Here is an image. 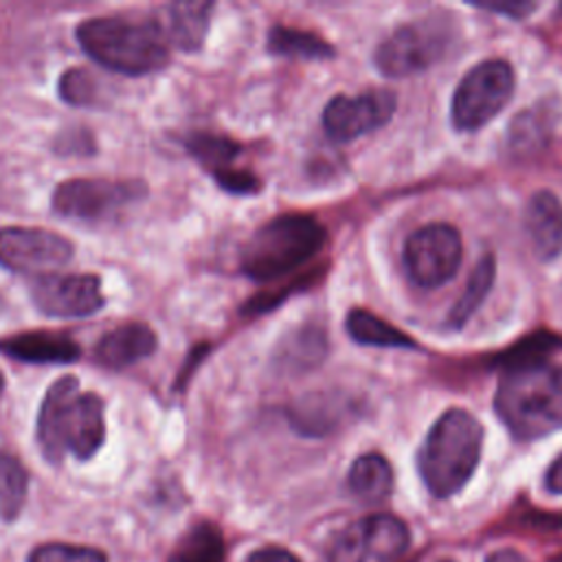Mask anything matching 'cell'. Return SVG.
<instances>
[{
    "label": "cell",
    "instance_id": "obj_1",
    "mask_svg": "<svg viewBox=\"0 0 562 562\" xmlns=\"http://www.w3.org/2000/svg\"><path fill=\"white\" fill-rule=\"evenodd\" d=\"M547 345L507 356L496 389V413L516 439H540L562 428V364L544 358Z\"/></svg>",
    "mask_w": 562,
    "mask_h": 562
},
{
    "label": "cell",
    "instance_id": "obj_2",
    "mask_svg": "<svg viewBox=\"0 0 562 562\" xmlns=\"http://www.w3.org/2000/svg\"><path fill=\"white\" fill-rule=\"evenodd\" d=\"M103 402L97 393L81 391L75 375H64L42 400L37 415V441L50 461L66 454L90 459L103 443Z\"/></svg>",
    "mask_w": 562,
    "mask_h": 562
},
{
    "label": "cell",
    "instance_id": "obj_3",
    "mask_svg": "<svg viewBox=\"0 0 562 562\" xmlns=\"http://www.w3.org/2000/svg\"><path fill=\"white\" fill-rule=\"evenodd\" d=\"M77 42L101 66L123 75H147L169 64V37L156 20L92 18L77 26Z\"/></svg>",
    "mask_w": 562,
    "mask_h": 562
},
{
    "label": "cell",
    "instance_id": "obj_4",
    "mask_svg": "<svg viewBox=\"0 0 562 562\" xmlns=\"http://www.w3.org/2000/svg\"><path fill=\"white\" fill-rule=\"evenodd\" d=\"M483 426L465 408H448L428 430L419 450V474L435 498L457 494L474 474Z\"/></svg>",
    "mask_w": 562,
    "mask_h": 562
},
{
    "label": "cell",
    "instance_id": "obj_5",
    "mask_svg": "<svg viewBox=\"0 0 562 562\" xmlns=\"http://www.w3.org/2000/svg\"><path fill=\"white\" fill-rule=\"evenodd\" d=\"M325 244V228L310 215L288 213L270 220L241 248V270L270 281L310 261Z\"/></svg>",
    "mask_w": 562,
    "mask_h": 562
},
{
    "label": "cell",
    "instance_id": "obj_6",
    "mask_svg": "<svg viewBox=\"0 0 562 562\" xmlns=\"http://www.w3.org/2000/svg\"><path fill=\"white\" fill-rule=\"evenodd\" d=\"M454 44V24L448 15H426L397 26L375 48L373 61L384 77H408L435 66Z\"/></svg>",
    "mask_w": 562,
    "mask_h": 562
},
{
    "label": "cell",
    "instance_id": "obj_7",
    "mask_svg": "<svg viewBox=\"0 0 562 562\" xmlns=\"http://www.w3.org/2000/svg\"><path fill=\"white\" fill-rule=\"evenodd\" d=\"M514 83V68L505 59H485L472 66L452 94V125L459 132L481 130L507 105Z\"/></svg>",
    "mask_w": 562,
    "mask_h": 562
},
{
    "label": "cell",
    "instance_id": "obj_8",
    "mask_svg": "<svg viewBox=\"0 0 562 562\" xmlns=\"http://www.w3.org/2000/svg\"><path fill=\"white\" fill-rule=\"evenodd\" d=\"M461 255V235L454 226L426 224L404 241V270L413 285L432 290L457 274Z\"/></svg>",
    "mask_w": 562,
    "mask_h": 562
},
{
    "label": "cell",
    "instance_id": "obj_9",
    "mask_svg": "<svg viewBox=\"0 0 562 562\" xmlns=\"http://www.w3.org/2000/svg\"><path fill=\"white\" fill-rule=\"evenodd\" d=\"M145 195V184L138 180H108V178H72L61 182L53 193L57 213L81 220H97L112 215L136 198Z\"/></svg>",
    "mask_w": 562,
    "mask_h": 562
},
{
    "label": "cell",
    "instance_id": "obj_10",
    "mask_svg": "<svg viewBox=\"0 0 562 562\" xmlns=\"http://www.w3.org/2000/svg\"><path fill=\"white\" fill-rule=\"evenodd\" d=\"M72 252V244L53 231L20 226L0 231V266L13 272H48L68 263Z\"/></svg>",
    "mask_w": 562,
    "mask_h": 562
},
{
    "label": "cell",
    "instance_id": "obj_11",
    "mask_svg": "<svg viewBox=\"0 0 562 562\" xmlns=\"http://www.w3.org/2000/svg\"><path fill=\"white\" fill-rule=\"evenodd\" d=\"M397 105L391 90H369L362 94H338L323 110V130L331 140L347 143L389 123Z\"/></svg>",
    "mask_w": 562,
    "mask_h": 562
},
{
    "label": "cell",
    "instance_id": "obj_12",
    "mask_svg": "<svg viewBox=\"0 0 562 562\" xmlns=\"http://www.w3.org/2000/svg\"><path fill=\"white\" fill-rule=\"evenodd\" d=\"M31 296L53 318H86L103 307L101 281L92 274H44L31 285Z\"/></svg>",
    "mask_w": 562,
    "mask_h": 562
},
{
    "label": "cell",
    "instance_id": "obj_13",
    "mask_svg": "<svg viewBox=\"0 0 562 562\" xmlns=\"http://www.w3.org/2000/svg\"><path fill=\"white\" fill-rule=\"evenodd\" d=\"M525 228L540 261L562 252V202L551 191H536L525 209Z\"/></svg>",
    "mask_w": 562,
    "mask_h": 562
},
{
    "label": "cell",
    "instance_id": "obj_14",
    "mask_svg": "<svg viewBox=\"0 0 562 562\" xmlns=\"http://www.w3.org/2000/svg\"><path fill=\"white\" fill-rule=\"evenodd\" d=\"M156 349V334L143 323H125L108 331L94 347V358L110 369L130 367Z\"/></svg>",
    "mask_w": 562,
    "mask_h": 562
},
{
    "label": "cell",
    "instance_id": "obj_15",
    "mask_svg": "<svg viewBox=\"0 0 562 562\" xmlns=\"http://www.w3.org/2000/svg\"><path fill=\"white\" fill-rule=\"evenodd\" d=\"M0 351L24 362H72L79 358V345L57 331H26L0 340Z\"/></svg>",
    "mask_w": 562,
    "mask_h": 562
},
{
    "label": "cell",
    "instance_id": "obj_16",
    "mask_svg": "<svg viewBox=\"0 0 562 562\" xmlns=\"http://www.w3.org/2000/svg\"><path fill=\"white\" fill-rule=\"evenodd\" d=\"M213 2H176L167 9L169 18L162 24L171 44L184 50H195L202 46Z\"/></svg>",
    "mask_w": 562,
    "mask_h": 562
},
{
    "label": "cell",
    "instance_id": "obj_17",
    "mask_svg": "<svg viewBox=\"0 0 562 562\" xmlns=\"http://www.w3.org/2000/svg\"><path fill=\"white\" fill-rule=\"evenodd\" d=\"M347 483L356 498L364 503H378L391 494L393 470L382 454L367 452L351 463Z\"/></svg>",
    "mask_w": 562,
    "mask_h": 562
},
{
    "label": "cell",
    "instance_id": "obj_18",
    "mask_svg": "<svg viewBox=\"0 0 562 562\" xmlns=\"http://www.w3.org/2000/svg\"><path fill=\"white\" fill-rule=\"evenodd\" d=\"M347 334L360 342V345H371V347H415V342L397 327L386 323L384 318L375 316L373 312L367 310H351L345 321Z\"/></svg>",
    "mask_w": 562,
    "mask_h": 562
},
{
    "label": "cell",
    "instance_id": "obj_19",
    "mask_svg": "<svg viewBox=\"0 0 562 562\" xmlns=\"http://www.w3.org/2000/svg\"><path fill=\"white\" fill-rule=\"evenodd\" d=\"M369 553L378 562H391L400 558L408 547L406 525L391 514H375L364 518Z\"/></svg>",
    "mask_w": 562,
    "mask_h": 562
},
{
    "label": "cell",
    "instance_id": "obj_20",
    "mask_svg": "<svg viewBox=\"0 0 562 562\" xmlns=\"http://www.w3.org/2000/svg\"><path fill=\"white\" fill-rule=\"evenodd\" d=\"M169 562H224V538L213 522H198L180 536Z\"/></svg>",
    "mask_w": 562,
    "mask_h": 562
},
{
    "label": "cell",
    "instance_id": "obj_21",
    "mask_svg": "<svg viewBox=\"0 0 562 562\" xmlns=\"http://www.w3.org/2000/svg\"><path fill=\"white\" fill-rule=\"evenodd\" d=\"M553 108L547 103H536L533 108L520 112L514 121H512V130H509V147L516 154H529L533 149H538L551 134L553 130Z\"/></svg>",
    "mask_w": 562,
    "mask_h": 562
},
{
    "label": "cell",
    "instance_id": "obj_22",
    "mask_svg": "<svg viewBox=\"0 0 562 562\" xmlns=\"http://www.w3.org/2000/svg\"><path fill=\"white\" fill-rule=\"evenodd\" d=\"M268 50L279 57H299V59H325L334 55V48L314 33L274 26L268 33Z\"/></svg>",
    "mask_w": 562,
    "mask_h": 562
},
{
    "label": "cell",
    "instance_id": "obj_23",
    "mask_svg": "<svg viewBox=\"0 0 562 562\" xmlns=\"http://www.w3.org/2000/svg\"><path fill=\"white\" fill-rule=\"evenodd\" d=\"M494 270H496V266H494V257H492V255H485V257L476 263V268L472 270V274H470V279H468V285H465L461 299L454 303V307H452L450 314H448V325H450L452 329L463 327V325L470 321V316L479 310V305L483 303V299H485L487 292L492 290Z\"/></svg>",
    "mask_w": 562,
    "mask_h": 562
},
{
    "label": "cell",
    "instance_id": "obj_24",
    "mask_svg": "<svg viewBox=\"0 0 562 562\" xmlns=\"http://www.w3.org/2000/svg\"><path fill=\"white\" fill-rule=\"evenodd\" d=\"M347 404L336 402L331 395H312L305 404L296 406L292 422L307 435H325L338 426Z\"/></svg>",
    "mask_w": 562,
    "mask_h": 562
},
{
    "label": "cell",
    "instance_id": "obj_25",
    "mask_svg": "<svg viewBox=\"0 0 562 562\" xmlns=\"http://www.w3.org/2000/svg\"><path fill=\"white\" fill-rule=\"evenodd\" d=\"M26 498V472L22 465L0 452V518L11 520L24 505Z\"/></svg>",
    "mask_w": 562,
    "mask_h": 562
},
{
    "label": "cell",
    "instance_id": "obj_26",
    "mask_svg": "<svg viewBox=\"0 0 562 562\" xmlns=\"http://www.w3.org/2000/svg\"><path fill=\"white\" fill-rule=\"evenodd\" d=\"M327 562H367L371 560L364 518L347 525L327 547Z\"/></svg>",
    "mask_w": 562,
    "mask_h": 562
},
{
    "label": "cell",
    "instance_id": "obj_27",
    "mask_svg": "<svg viewBox=\"0 0 562 562\" xmlns=\"http://www.w3.org/2000/svg\"><path fill=\"white\" fill-rule=\"evenodd\" d=\"M191 151L204 162L209 165L215 173L228 169V162L233 160V156L239 151V147L226 138H217V136H209V134H198L195 138H191Z\"/></svg>",
    "mask_w": 562,
    "mask_h": 562
},
{
    "label": "cell",
    "instance_id": "obj_28",
    "mask_svg": "<svg viewBox=\"0 0 562 562\" xmlns=\"http://www.w3.org/2000/svg\"><path fill=\"white\" fill-rule=\"evenodd\" d=\"M29 562H108L105 553L92 547L79 544H64V542H48L37 547Z\"/></svg>",
    "mask_w": 562,
    "mask_h": 562
},
{
    "label": "cell",
    "instance_id": "obj_29",
    "mask_svg": "<svg viewBox=\"0 0 562 562\" xmlns=\"http://www.w3.org/2000/svg\"><path fill=\"white\" fill-rule=\"evenodd\" d=\"M59 94L75 105L90 103L94 94V81L83 68H70L59 81Z\"/></svg>",
    "mask_w": 562,
    "mask_h": 562
},
{
    "label": "cell",
    "instance_id": "obj_30",
    "mask_svg": "<svg viewBox=\"0 0 562 562\" xmlns=\"http://www.w3.org/2000/svg\"><path fill=\"white\" fill-rule=\"evenodd\" d=\"M215 180L226 189V191H233V193H250V191H257L259 189V180L248 173V171H241V169H224V171H217L215 173Z\"/></svg>",
    "mask_w": 562,
    "mask_h": 562
},
{
    "label": "cell",
    "instance_id": "obj_31",
    "mask_svg": "<svg viewBox=\"0 0 562 562\" xmlns=\"http://www.w3.org/2000/svg\"><path fill=\"white\" fill-rule=\"evenodd\" d=\"M479 9H485V11H496V13H503V15H509L514 20H520V18H527L531 11L538 9L536 2H487V4H476Z\"/></svg>",
    "mask_w": 562,
    "mask_h": 562
},
{
    "label": "cell",
    "instance_id": "obj_32",
    "mask_svg": "<svg viewBox=\"0 0 562 562\" xmlns=\"http://www.w3.org/2000/svg\"><path fill=\"white\" fill-rule=\"evenodd\" d=\"M244 562H299V558L283 549V547H261V549H255L252 553H248V558Z\"/></svg>",
    "mask_w": 562,
    "mask_h": 562
},
{
    "label": "cell",
    "instance_id": "obj_33",
    "mask_svg": "<svg viewBox=\"0 0 562 562\" xmlns=\"http://www.w3.org/2000/svg\"><path fill=\"white\" fill-rule=\"evenodd\" d=\"M544 485H547L549 492L562 494V454L549 465L547 476H544Z\"/></svg>",
    "mask_w": 562,
    "mask_h": 562
},
{
    "label": "cell",
    "instance_id": "obj_34",
    "mask_svg": "<svg viewBox=\"0 0 562 562\" xmlns=\"http://www.w3.org/2000/svg\"><path fill=\"white\" fill-rule=\"evenodd\" d=\"M487 562H527L518 551H512V549H501L496 553H492L487 558Z\"/></svg>",
    "mask_w": 562,
    "mask_h": 562
},
{
    "label": "cell",
    "instance_id": "obj_35",
    "mask_svg": "<svg viewBox=\"0 0 562 562\" xmlns=\"http://www.w3.org/2000/svg\"><path fill=\"white\" fill-rule=\"evenodd\" d=\"M2 386H4V378H2V373H0V395H2Z\"/></svg>",
    "mask_w": 562,
    "mask_h": 562
},
{
    "label": "cell",
    "instance_id": "obj_36",
    "mask_svg": "<svg viewBox=\"0 0 562 562\" xmlns=\"http://www.w3.org/2000/svg\"><path fill=\"white\" fill-rule=\"evenodd\" d=\"M443 562H448V560H443Z\"/></svg>",
    "mask_w": 562,
    "mask_h": 562
}]
</instances>
